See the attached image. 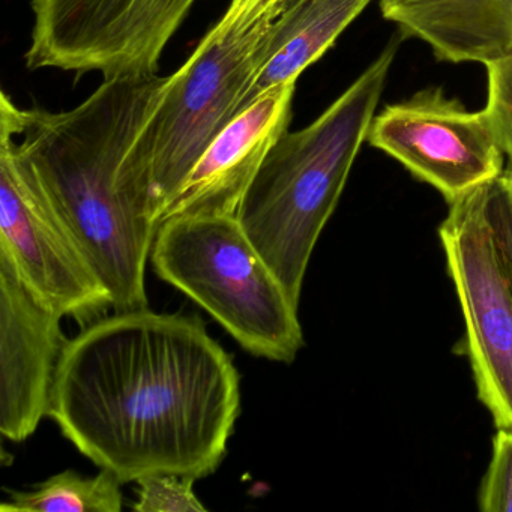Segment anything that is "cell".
I'll use <instances>...</instances> for the list:
<instances>
[{
	"label": "cell",
	"instance_id": "cell-1",
	"mask_svg": "<svg viewBox=\"0 0 512 512\" xmlns=\"http://www.w3.org/2000/svg\"><path fill=\"white\" fill-rule=\"evenodd\" d=\"M241 412L232 358L199 317L116 311L65 343L49 416L122 482L212 475Z\"/></svg>",
	"mask_w": 512,
	"mask_h": 512
},
{
	"label": "cell",
	"instance_id": "cell-2",
	"mask_svg": "<svg viewBox=\"0 0 512 512\" xmlns=\"http://www.w3.org/2000/svg\"><path fill=\"white\" fill-rule=\"evenodd\" d=\"M167 77L104 80L68 112L22 110L0 97V127L31 170L116 311L148 307L146 263L157 238L151 196L130 152L160 104Z\"/></svg>",
	"mask_w": 512,
	"mask_h": 512
},
{
	"label": "cell",
	"instance_id": "cell-3",
	"mask_svg": "<svg viewBox=\"0 0 512 512\" xmlns=\"http://www.w3.org/2000/svg\"><path fill=\"white\" fill-rule=\"evenodd\" d=\"M398 44L392 40L313 124L278 139L239 206L242 229L298 305L311 254L367 140Z\"/></svg>",
	"mask_w": 512,
	"mask_h": 512
},
{
	"label": "cell",
	"instance_id": "cell-4",
	"mask_svg": "<svg viewBox=\"0 0 512 512\" xmlns=\"http://www.w3.org/2000/svg\"><path fill=\"white\" fill-rule=\"evenodd\" d=\"M155 274L208 311L251 355L290 364L304 347L299 305L236 215H176L158 227Z\"/></svg>",
	"mask_w": 512,
	"mask_h": 512
},
{
	"label": "cell",
	"instance_id": "cell-5",
	"mask_svg": "<svg viewBox=\"0 0 512 512\" xmlns=\"http://www.w3.org/2000/svg\"><path fill=\"white\" fill-rule=\"evenodd\" d=\"M275 19L241 23L221 17L187 62L167 77L160 104L130 152L158 224L185 176L241 112L265 62Z\"/></svg>",
	"mask_w": 512,
	"mask_h": 512
},
{
	"label": "cell",
	"instance_id": "cell-6",
	"mask_svg": "<svg viewBox=\"0 0 512 512\" xmlns=\"http://www.w3.org/2000/svg\"><path fill=\"white\" fill-rule=\"evenodd\" d=\"M196 0H32L26 65L104 80L157 76L161 55Z\"/></svg>",
	"mask_w": 512,
	"mask_h": 512
},
{
	"label": "cell",
	"instance_id": "cell-7",
	"mask_svg": "<svg viewBox=\"0 0 512 512\" xmlns=\"http://www.w3.org/2000/svg\"><path fill=\"white\" fill-rule=\"evenodd\" d=\"M484 185L449 205L439 238L476 394L496 428L512 430V280L485 211Z\"/></svg>",
	"mask_w": 512,
	"mask_h": 512
},
{
	"label": "cell",
	"instance_id": "cell-8",
	"mask_svg": "<svg viewBox=\"0 0 512 512\" xmlns=\"http://www.w3.org/2000/svg\"><path fill=\"white\" fill-rule=\"evenodd\" d=\"M0 254L50 310L89 319L112 307L103 281L0 127Z\"/></svg>",
	"mask_w": 512,
	"mask_h": 512
},
{
	"label": "cell",
	"instance_id": "cell-9",
	"mask_svg": "<svg viewBox=\"0 0 512 512\" xmlns=\"http://www.w3.org/2000/svg\"><path fill=\"white\" fill-rule=\"evenodd\" d=\"M367 140L436 188L449 205L505 170V154L484 110L467 112L439 88L385 107L374 116Z\"/></svg>",
	"mask_w": 512,
	"mask_h": 512
},
{
	"label": "cell",
	"instance_id": "cell-10",
	"mask_svg": "<svg viewBox=\"0 0 512 512\" xmlns=\"http://www.w3.org/2000/svg\"><path fill=\"white\" fill-rule=\"evenodd\" d=\"M61 320L0 254V431L13 442L31 437L49 416L67 343Z\"/></svg>",
	"mask_w": 512,
	"mask_h": 512
},
{
	"label": "cell",
	"instance_id": "cell-11",
	"mask_svg": "<svg viewBox=\"0 0 512 512\" xmlns=\"http://www.w3.org/2000/svg\"><path fill=\"white\" fill-rule=\"evenodd\" d=\"M296 83L275 86L239 113L208 146L164 208L176 215H236L272 146L289 128Z\"/></svg>",
	"mask_w": 512,
	"mask_h": 512
},
{
	"label": "cell",
	"instance_id": "cell-12",
	"mask_svg": "<svg viewBox=\"0 0 512 512\" xmlns=\"http://www.w3.org/2000/svg\"><path fill=\"white\" fill-rule=\"evenodd\" d=\"M380 10L406 35L430 44L440 61L512 58V0H380Z\"/></svg>",
	"mask_w": 512,
	"mask_h": 512
},
{
	"label": "cell",
	"instance_id": "cell-13",
	"mask_svg": "<svg viewBox=\"0 0 512 512\" xmlns=\"http://www.w3.org/2000/svg\"><path fill=\"white\" fill-rule=\"evenodd\" d=\"M371 0H292L274 20L265 62L241 104L247 110L275 86L296 83L319 61Z\"/></svg>",
	"mask_w": 512,
	"mask_h": 512
},
{
	"label": "cell",
	"instance_id": "cell-14",
	"mask_svg": "<svg viewBox=\"0 0 512 512\" xmlns=\"http://www.w3.org/2000/svg\"><path fill=\"white\" fill-rule=\"evenodd\" d=\"M124 482L109 470L83 476L65 470L28 491H11L2 512H121Z\"/></svg>",
	"mask_w": 512,
	"mask_h": 512
},
{
	"label": "cell",
	"instance_id": "cell-15",
	"mask_svg": "<svg viewBox=\"0 0 512 512\" xmlns=\"http://www.w3.org/2000/svg\"><path fill=\"white\" fill-rule=\"evenodd\" d=\"M193 476L176 473H152L137 479V502L134 511L139 512H203L206 506L194 493Z\"/></svg>",
	"mask_w": 512,
	"mask_h": 512
},
{
	"label": "cell",
	"instance_id": "cell-16",
	"mask_svg": "<svg viewBox=\"0 0 512 512\" xmlns=\"http://www.w3.org/2000/svg\"><path fill=\"white\" fill-rule=\"evenodd\" d=\"M478 503L484 512H512V430L497 428L494 434Z\"/></svg>",
	"mask_w": 512,
	"mask_h": 512
},
{
	"label": "cell",
	"instance_id": "cell-17",
	"mask_svg": "<svg viewBox=\"0 0 512 512\" xmlns=\"http://www.w3.org/2000/svg\"><path fill=\"white\" fill-rule=\"evenodd\" d=\"M488 98L484 112L497 143L512 163V58L485 65Z\"/></svg>",
	"mask_w": 512,
	"mask_h": 512
},
{
	"label": "cell",
	"instance_id": "cell-18",
	"mask_svg": "<svg viewBox=\"0 0 512 512\" xmlns=\"http://www.w3.org/2000/svg\"><path fill=\"white\" fill-rule=\"evenodd\" d=\"M485 211L512 280V169L484 185Z\"/></svg>",
	"mask_w": 512,
	"mask_h": 512
},
{
	"label": "cell",
	"instance_id": "cell-19",
	"mask_svg": "<svg viewBox=\"0 0 512 512\" xmlns=\"http://www.w3.org/2000/svg\"><path fill=\"white\" fill-rule=\"evenodd\" d=\"M292 0H232L223 17L236 22L250 23L260 17H278Z\"/></svg>",
	"mask_w": 512,
	"mask_h": 512
}]
</instances>
